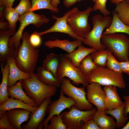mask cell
<instances>
[{
	"label": "cell",
	"instance_id": "40",
	"mask_svg": "<svg viewBox=\"0 0 129 129\" xmlns=\"http://www.w3.org/2000/svg\"><path fill=\"white\" fill-rule=\"evenodd\" d=\"M81 129H101L93 119L89 120L83 124Z\"/></svg>",
	"mask_w": 129,
	"mask_h": 129
},
{
	"label": "cell",
	"instance_id": "1",
	"mask_svg": "<svg viewBox=\"0 0 129 129\" xmlns=\"http://www.w3.org/2000/svg\"><path fill=\"white\" fill-rule=\"evenodd\" d=\"M30 35L27 31L24 32L22 42L15 54V63L17 66L25 73L34 72L38 61L39 50L31 44Z\"/></svg>",
	"mask_w": 129,
	"mask_h": 129
},
{
	"label": "cell",
	"instance_id": "27",
	"mask_svg": "<svg viewBox=\"0 0 129 129\" xmlns=\"http://www.w3.org/2000/svg\"><path fill=\"white\" fill-rule=\"evenodd\" d=\"M60 54L51 53L47 54L43 61L42 67L51 72L55 77L60 64Z\"/></svg>",
	"mask_w": 129,
	"mask_h": 129
},
{
	"label": "cell",
	"instance_id": "48",
	"mask_svg": "<svg viewBox=\"0 0 129 129\" xmlns=\"http://www.w3.org/2000/svg\"><path fill=\"white\" fill-rule=\"evenodd\" d=\"M122 129H129V120L127 124L124 126Z\"/></svg>",
	"mask_w": 129,
	"mask_h": 129
},
{
	"label": "cell",
	"instance_id": "11",
	"mask_svg": "<svg viewBox=\"0 0 129 129\" xmlns=\"http://www.w3.org/2000/svg\"><path fill=\"white\" fill-rule=\"evenodd\" d=\"M78 10L77 7H74L66 12L62 17H57L53 15L52 18L56 20V21L52 27L43 32H38L35 31L34 32L40 36L44 34L51 32L64 33L68 34L73 39L79 40L83 42L84 38L79 37L75 35L67 21V18L70 15Z\"/></svg>",
	"mask_w": 129,
	"mask_h": 129
},
{
	"label": "cell",
	"instance_id": "22",
	"mask_svg": "<svg viewBox=\"0 0 129 129\" xmlns=\"http://www.w3.org/2000/svg\"><path fill=\"white\" fill-rule=\"evenodd\" d=\"M105 110H97L93 119L101 129H114L116 127V122L113 117L107 116Z\"/></svg>",
	"mask_w": 129,
	"mask_h": 129
},
{
	"label": "cell",
	"instance_id": "5",
	"mask_svg": "<svg viewBox=\"0 0 129 129\" xmlns=\"http://www.w3.org/2000/svg\"><path fill=\"white\" fill-rule=\"evenodd\" d=\"M87 78L89 83L97 82L102 86L112 85L121 89L126 86L123 73L106 67L97 66L91 71Z\"/></svg>",
	"mask_w": 129,
	"mask_h": 129
},
{
	"label": "cell",
	"instance_id": "12",
	"mask_svg": "<svg viewBox=\"0 0 129 129\" xmlns=\"http://www.w3.org/2000/svg\"><path fill=\"white\" fill-rule=\"evenodd\" d=\"M61 90H60V96L57 100L52 102L47 108L46 112L48 114L47 117L39 126L38 129H42L45 128L48 125L50 118L53 116L56 115L59 116L62 111L67 108L69 109L74 106L76 102L71 97H67L64 95Z\"/></svg>",
	"mask_w": 129,
	"mask_h": 129
},
{
	"label": "cell",
	"instance_id": "39",
	"mask_svg": "<svg viewBox=\"0 0 129 129\" xmlns=\"http://www.w3.org/2000/svg\"><path fill=\"white\" fill-rule=\"evenodd\" d=\"M40 37L34 32L30 35V42L33 46L36 48L41 45L42 41Z\"/></svg>",
	"mask_w": 129,
	"mask_h": 129
},
{
	"label": "cell",
	"instance_id": "25",
	"mask_svg": "<svg viewBox=\"0 0 129 129\" xmlns=\"http://www.w3.org/2000/svg\"><path fill=\"white\" fill-rule=\"evenodd\" d=\"M112 12L113 17L111 24L103 33L102 35L115 33H124L129 35V26L126 25L121 21L114 10H113Z\"/></svg>",
	"mask_w": 129,
	"mask_h": 129
},
{
	"label": "cell",
	"instance_id": "34",
	"mask_svg": "<svg viewBox=\"0 0 129 129\" xmlns=\"http://www.w3.org/2000/svg\"><path fill=\"white\" fill-rule=\"evenodd\" d=\"M63 113L59 116L54 115L50 118V124L48 125L44 129H67L62 119Z\"/></svg>",
	"mask_w": 129,
	"mask_h": 129
},
{
	"label": "cell",
	"instance_id": "37",
	"mask_svg": "<svg viewBox=\"0 0 129 129\" xmlns=\"http://www.w3.org/2000/svg\"><path fill=\"white\" fill-rule=\"evenodd\" d=\"M107 0H95L93 7V11L99 10L104 16L110 15L111 12L108 10L106 7V5Z\"/></svg>",
	"mask_w": 129,
	"mask_h": 129
},
{
	"label": "cell",
	"instance_id": "10",
	"mask_svg": "<svg viewBox=\"0 0 129 129\" xmlns=\"http://www.w3.org/2000/svg\"><path fill=\"white\" fill-rule=\"evenodd\" d=\"M93 11V8L89 7L84 11L78 10L68 17L67 23L77 36L83 38L91 31V27L88 22V19Z\"/></svg>",
	"mask_w": 129,
	"mask_h": 129
},
{
	"label": "cell",
	"instance_id": "41",
	"mask_svg": "<svg viewBox=\"0 0 129 129\" xmlns=\"http://www.w3.org/2000/svg\"><path fill=\"white\" fill-rule=\"evenodd\" d=\"M120 64L123 72L129 75V61L120 62Z\"/></svg>",
	"mask_w": 129,
	"mask_h": 129
},
{
	"label": "cell",
	"instance_id": "33",
	"mask_svg": "<svg viewBox=\"0 0 129 129\" xmlns=\"http://www.w3.org/2000/svg\"><path fill=\"white\" fill-rule=\"evenodd\" d=\"M52 0H31L32 7L30 11H34L42 9L49 10L53 13H57L59 11L58 8L51 5V2Z\"/></svg>",
	"mask_w": 129,
	"mask_h": 129
},
{
	"label": "cell",
	"instance_id": "29",
	"mask_svg": "<svg viewBox=\"0 0 129 129\" xmlns=\"http://www.w3.org/2000/svg\"><path fill=\"white\" fill-rule=\"evenodd\" d=\"M114 10L121 21L129 26V1L124 0L118 3Z\"/></svg>",
	"mask_w": 129,
	"mask_h": 129
},
{
	"label": "cell",
	"instance_id": "31",
	"mask_svg": "<svg viewBox=\"0 0 129 129\" xmlns=\"http://www.w3.org/2000/svg\"><path fill=\"white\" fill-rule=\"evenodd\" d=\"M4 17L8 22L9 29L15 30L16 23L18 20L19 14L12 6L4 8Z\"/></svg>",
	"mask_w": 129,
	"mask_h": 129
},
{
	"label": "cell",
	"instance_id": "43",
	"mask_svg": "<svg viewBox=\"0 0 129 129\" xmlns=\"http://www.w3.org/2000/svg\"><path fill=\"white\" fill-rule=\"evenodd\" d=\"M16 0H1L0 4H2L4 8L10 6H12L14 2Z\"/></svg>",
	"mask_w": 129,
	"mask_h": 129
},
{
	"label": "cell",
	"instance_id": "42",
	"mask_svg": "<svg viewBox=\"0 0 129 129\" xmlns=\"http://www.w3.org/2000/svg\"><path fill=\"white\" fill-rule=\"evenodd\" d=\"M123 98L125 103L124 114V116H127V114L129 113V94L127 96H124Z\"/></svg>",
	"mask_w": 129,
	"mask_h": 129
},
{
	"label": "cell",
	"instance_id": "8",
	"mask_svg": "<svg viewBox=\"0 0 129 129\" xmlns=\"http://www.w3.org/2000/svg\"><path fill=\"white\" fill-rule=\"evenodd\" d=\"M60 86L64 94L75 100L76 104L74 106L78 109L89 110L93 108L86 97L87 92L85 87H76L71 83L70 80L64 78L63 79Z\"/></svg>",
	"mask_w": 129,
	"mask_h": 129
},
{
	"label": "cell",
	"instance_id": "17",
	"mask_svg": "<svg viewBox=\"0 0 129 129\" xmlns=\"http://www.w3.org/2000/svg\"><path fill=\"white\" fill-rule=\"evenodd\" d=\"M31 112L22 108H15L7 111L9 120L14 129H22L21 124L28 121Z\"/></svg>",
	"mask_w": 129,
	"mask_h": 129
},
{
	"label": "cell",
	"instance_id": "3",
	"mask_svg": "<svg viewBox=\"0 0 129 129\" xmlns=\"http://www.w3.org/2000/svg\"><path fill=\"white\" fill-rule=\"evenodd\" d=\"M101 41L120 62L129 61V38L127 35L119 33L102 35Z\"/></svg>",
	"mask_w": 129,
	"mask_h": 129
},
{
	"label": "cell",
	"instance_id": "6",
	"mask_svg": "<svg viewBox=\"0 0 129 129\" xmlns=\"http://www.w3.org/2000/svg\"><path fill=\"white\" fill-rule=\"evenodd\" d=\"M18 21L20 23L19 28L15 34L10 38L9 42V47H13L15 48V54L21 45V40L22 38L23 30L25 27L32 24L38 28L44 24L48 23L49 19L44 15L35 13L29 11L20 16Z\"/></svg>",
	"mask_w": 129,
	"mask_h": 129
},
{
	"label": "cell",
	"instance_id": "28",
	"mask_svg": "<svg viewBox=\"0 0 129 129\" xmlns=\"http://www.w3.org/2000/svg\"><path fill=\"white\" fill-rule=\"evenodd\" d=\"M125 103H123L120 107L113 110H105V112L106 114H109L114 117L116 120V128L119 129L125 126L129 117L124 115V112Z\"/></svg>",
	"mask_w": 129,
	"mask_h": 129
},
{
	"label": "cell",
	"instance_id": "2",
	"mask_svg": "<svg viewBox=\"0 0 129 129\" xmlns=\"http://www.w3.org/2000/svg\"><path fill=\"white\" fill-rule=\"evenodd\" d=\"M30 74L31 77L23 80L22 86L26 94L35 101L38 107L46 98L55 95L57 87L43 83L38 79L36 73Z\"/></svg>",
	"mask_w": 129,
	"mask_h": 129
},
{
	"label": "cell",
	"instance_id": "36",
	"mask_svg": "<svg viewBox=\"0 0 129 129\" xmlns=\"http://www.w3.org/2000/svg\"><path fill=\"white\" fill-rule=\"evenodd\" d=\"M32 4L30 0H21L18 5L15 8L16 11L20 16L30 11Z\"/></svg>",
	"mask_w": 129,
	"mask_h": 129
},
{
	"label": "cell",
	"instance_id": "21",
	"mask_svg": "<svg viewBox=\"0 0 129 129\" xmlns=\"http://www.w3.org/2000/svg\"><path fill=\"white\" fill-rule=\"evenodd\" d=\"M0 63L2 79L0 85V105L3 104L9 98L8 91L9 67L7 62L6 63Z\"/></svg>",
	"mask_w": 129,
	"mask_h": 129
},
{
	"label": "cell",
	"instance_id": "15",
	"mask_svg": "<svg viewBox=\"0 0 129 129\" xmlns=\"http://www.w3.org/2000/svg\"><path fill=\"white\" fill-rule=\"evenodd\" d=\"M15 30L9 29L8 30L0 31V62L6 63L9 57H14L16 49L13 47H9V42L11 36L15 33Z\"/></svg>",
	"mask_w": 129,
	"mask_h": 129
},
{
	"label": "cell",
	"instance_id": "24",
	"mask_svg": "<svg viewBox=\"0 0 129 129\" xmlns=\"http://www.w3.org/2000/svg\"><path fill=\"white\" fill-rule=\"evenodd\" d=\"M38 107L26 103L18 99L10 97L3 104L0 105V111H7L11 109L19 108L28 110L33 113Z\"/></svg>",
	"mask_w": 129,
	"mask_h": 129
},
{
	"label": "cell",
	"instance_id": "4",
	"mask_svg": "<svg viewBox=\"0 0 129 129\" xmlns=\"http://www.w3.org/2000/svg\"><path fill=\"white\" fill-rule=\"evenodd\" d=\"M112 18L110 16H103L100 14H96L92 18V28L84 37L83 43L93 48L97 51L107 48L102 44L101 38L103 30L108 28L111 23Z\"/></svg>",
	"mask_w": 129,
	"mask_h": 129
},
{
	"label": "cell",
	"instance_id": "35",
	"mask_svg": "<svg viewBox=\"0 0 129 129\" xmlns=\"http://www.w3.org/2000/svg\"><path fill=\"white\" fill-rule=\"evenodd\" d=\"M106 67L109 69L119 73L122 74L123 73L120 64V62L117 60L111 52L108 56Z\"/></svg>",
	"mask_w": 129,
	"mask_h": 129
},
{
	"label": "cell",
	"instance_id": "32",
	"mask_svg": "<svg viewBox=\"0 0 129 129\" xmlns=\"http://www.w3.org/2000/svg\"><path fill=\"white\" fill-rule=\"evenodd\" d=\"M98 66L93 62L89 54L81 60L78 67L81 72L87 77L93 69Z\"/></svg>",
	"mask_w": 129,
	"mask_h": 129
},
{
	"label": "cell",
	"instance_id": "19",
	"mask_svg": "<svg viewBox=\"0 0 129 129\" xmlns=\"http://www.w3.org/2000/svg\"><path fill=\"white\" fill-rule=\"evenodd\" d=\"M82 43L81 41L77 39L70 41L67 39L61 40L56 39L54 40L46 41L44 43V44L49 48H58L69 54L75 50L77 47L82 44Z\"/></svg>",
	"mask_w": 129,
	"mask_h": 129
},
{
	"label": "cell",
	"instance_id": "49",
	"mask_svg": "<svg viewBox=\"0 0 129 129\" xmlns=\"http://www.w3.org/2000/svg\"><path fill=\"white\" fill-rule=\"evenodd\" d=\"M82 0H78V1H80ZM90 0L92 1H93L94 2H95V0Z\"/></svg>",
	"mask_w": 129,
	"mask_h": 129
},
{
	"label": "cell",
	"instance_id": "45",
	"mask_svg": "<svg viewBox=\"0 0 129 129\" xmlns=\"http://www.w3.org/2000/svg\"><path fill=\"white\" fill-rule=\"evenodd\" d=\"M9 28V24L8 21L4 22H0V29L4 31Z\"/></svg>",
	"mask_w": 129,
	"mask_h": 129
},
{
	"label": "cell",
	"instance_id": "18",
	"mask_svg": "<svg viewBox=\"0 0 129 129\" xmlns=\"http://www.w3.org/2000/svg\"><path fill=\"white\" fill-rule=\"evenodd\" d=\"M103 89L106 94L105 102L106 109H114L122 105L123 103L117 92L116 87L105 86Z\"/></svg>",
	"mask_w": 129,
	"mask_h": 129
},
{
	"label": "cell",
	"instance_id": "30",
	"mask_svg": "<svg viewBox=\"0 0 129 129\" xmlns=\"http://www.w3.org/2000/svg\"><path fill=\"white\" fill-rule=\"evenodd\" d=\"M111 52L109 49L107 48L103 50L92 52L90 55L93 62L95 64L105 67L108 56Z\"/></svg>",
	"mask_w": 129,
	"mask_h": 129
},
{
	"label": "cell",
	"instance_id": "38",
	"mask_svg": "<svg viewBox=\"0 0 129 129\" xmlns=\"http://www.w3.org/2000/svg\"><path fill=\"white\" fill-rule=\"evenodd\" d=\"M0 129H14L9 120L7 111H0Z\"/></svg>",
	"mask_w": 129,
	"mask_h": 129
},
{
	"label": "cell",
	"instance_id": "14",
	"mask_svg": "<svg viewBox=\"0 0 129 129\" xmlns=\"http://www.w3.org/2000/svg\"><path fill=\"white\" fill-rule=\"evenodd\" d=\"M51 97L45 99L37 109L30 115V119L26 124L22 127V129H37L45 120L44 118L47 113L46 112L48 105L52 102Z\"/></svg>",
	"mask_w": 129,
	"mask_h": 129
},
{
	"label": "cell",
	"instance_id": "46",
	"mask_svg": "<svg viewBox=\"0 0 129 129\" xmlns=\"http://www.w3.org/2000/svg\"><path fill=\"white\" fill-rule=\"evenodd\" d=\"M60 0H52L51 4L52 6L54 7L58 8V4L60 3Z\"/></svg>",
	"mask_w": 129,
	"mask_h": 129
},
{
	"label": "cell",
	"instance_id": "47",
	"mask_svg": "<svg viewBox=\"0 0 129 129\" xmlns=\"http://www.w3.org/2000/svg\"><path fill=\"white\" fill-rule=\"evenodd\" d=\"M111 2L115 5H116L119 2L124 0L129 1V0H109Z\"/></svg>",
	"mask_w": 129,
	"mask_h": 129
},
{
	"label": "cell",
	"instance_id": "23",
	"mask_svg": "<svg viewBox=\"0 0 129 129\" xmlns=\"http://www.w3.org/2000/svg\"><path fill=\"white\" fill-rule=\"evenodd\" d=\"M97 51L95 49L91 48H88L82 44L78 47V49L69 54H65L64 55L70 59L73 64L75 67H78L81 60L86 56L91 53Z\"/></svg>",
	"mask_w": 129,
	"mask_h": 129
},
{
	"label": "cell",
	"instance_id": "20",
	"mask_svg": "<svg viewBox=\"0 0 129 129\" xmlns=\"http://www.w3.org/2000/svg\"><path fill=\"white\" fill-rule=\"evenodd\" d=\"M22 81L20 80L13 86L8 88L9 96L11 97L18 99L26 103L37 107L35 101L29 97L23 91L22 86Z\"/></svg>",
	"mask_w": 129,
	"mask_h": 129
},
{
	"label": "cell",
	"instance_id": "44",
	"mask_svg": "<svg viewBox=\"0 0 129 129\" xmlns=\"http://www.w3.org/2000/svg\"><path fill=\"white\" fill-rule=\"evenodd\" d=\"M78 1V0H64L63 3L66 7L69 8Z\"/></svg>",
	"mask_w": 129,
	"mask_h": 129
},
{
	"label": "cell",
	"instance_id": "13",
	"mask_svg": "<svg viewBox=\"0 0 129 129\" xmlns=\"http://www.w3.org/2000/svg\"><path fill=\"white\" fill-rule=\"evenodd\" d=\"M86 87L87 98L89 102L96 106L97 110L106 109L105 102L106 94L102 85L92 82L88 84Z\"/></svg>",
	"mask_w": 129,
	"mask_h": 129
},
{
	"label": "cell",
	"instance_id": "16",
	"mask_svg": "<svg viewBox=\"0 0 129 129\" xmlns=\"http://www.w3.org/2000/svg\"><path fill=\"white\" fill-rule=\"evenodd\" d=\"M6 62L8 63L9 70L8 87L13 86L20 80L28 79L31 77L30 73L23 72L17 66L14 56L8 57Z\"/></svg>",
	"mask_w": 129,
	"mask_h": 129
},
{
	"label": "cell",
	"instance_id": "26",
	"mask_svg": "<svg viewBox=\"0 0 129 129\" xmlns=\"http://www.w3.org/2000/svg\"><path fill=\"white\" fill-rule=\"evenodd\" d=\"M36 73L38 79L45 84L57 87L60 86L61 83L54 77L53 73L42 67L37 68Z\"/></svg>",
	"mask_w": 129,
	"mask_h": 129
},
{
	"label": "cell",
	"instance_id": "9",
	"mask_svg": "<svg viewBox=\"0 0 129 129\" xmlns=\"http://www.w3.org/2000/svg\"><path fill=\"white\" fill-rule=\"evenodd\" d=\"M68 111L64 112L62 119L67 129H81L83 125L82 122L85 123L93 119L97 110L93 108L92 109L86 111L78 109L74 106L69 109Z\"/></svg>",
	"mask_w": 129,
	"mask_h": 129
},
{
	"label": "cell",
	"instance_id": "7",
	"mask_svg": "<svg viewBox=\"0 0 129 129\" xmlns=\"http://www.w3.org/2000/svg\"><path fill=\"white\" fill-rule=\"evenodd\" d=\"M60 54L59 64L56 73V78L61 83L65 76L72 81L74 84L79 85L82 84L85 87L89 84L87 77L80 71L78 67L75 66L69 58L64 54Z\"/></svg>",
	"mask_w": 129,
	"mask_h": 129
}]
</instances>
